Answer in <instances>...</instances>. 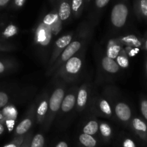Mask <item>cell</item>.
<instances>
[{
  "instance_id": "6da1fadb",
  "label": "cell",
  "mask_w": 147,
  "mask_h": 147,
  "mask_svg": "<svg viewBox=\"0 0 147 147\" xmlns=\"http://www.w3.org/2000/svg\"><path fill=\"white\" fill-rule=\"evenodd\" d=\"M95 27L96 26L88 19L78 26L71 42L62 52L56 61L47 69L46 75L47 76H53L55 72L61 67L68 59L73 57L85 47H87L92 38Z\"/></svg>"
},
{
  "instance_id": "7a4b0ae2",
  "label": "cell",
  "mask_w": 147,
  "mask_h": 147,
  "mask_svg": "<svg viewBox=\"0 0 147 147\" xmlns=\"http://www.w3.org/2000/svg\"><path fill=\"white\" fill-rule=\"evenodd\" d=\"M63 22L59 19L53 24L45 23L40 17L34 28V44L39 53V56L45 63L48 62L50 50H52L55 39L63 29Z\"/></svg>"
},
{
  "instance_id": "3957f363",
  "label": "cell",
  "mask_w": 147,
  "mask_h": 147,
  "mask_svg": "<svg viewBox=\"0 0 147 147\" xmlns=\"http://www.w3.org/2000/svg\"><path fill=\"white\" fill-rule=\"evenodd\" d=\"M87 47L78 52L55 72L52 76L53 82L60 80L70 84L78 80L84 69Z\"/></svg>"
},
{
  "instance_id": "277c9868",
  "label": "cell",
  "mask_w": 147,
  "mask_h": 147,
  "mask_svg": "<svg viewBox=\"0 0 147 147\" xmlns=\"http://www.w3.org/2000/svg\"><path fill=\"white\" fill-rule=\"evenodd\" d=\"M54 86L49 97L48 111L43 126L46 130L51 126L60 112L62 102L67 91V83L63 81H54Z\"/></svg>"
},
{
  "instance_id": "5b68a950",
  "label": "cell",
  "mask_w": 147,
  "mask_h": 147,
  "mask_svg": "<svg viewBox=\"0 0 147 147\" xmlns=\"http://www.w3.org/2000/svg\"><path fill=\"white\" fill-rule=\"evenodd\" d=\"M88 109L96 116L105 118H112L114 117L111 102L105 92L102 95L93 93Z\"/></svg>"
},
{
  "instance_id": "8992f818",
  "label": "cell",
  "mask_w": 147,
  "mask_h": 147,
  "mask_svg": "<svg viewBox=\"0 0 147 147\" xmlns=\"http://www.w3.org/2000/svg\"><path fill=\"white\" fill-rule=\"evenodd\" d=\"M104 92L110 99L115 118L121 122H129L131 118V110L129 105L116 98V90L113 87H107Z\"/></svg>"
},
{
  "instance_id": "52a82bcc",
  "label": "cell",
  "mask_w": 147,
  "mask_h": 147,
  "mask_svg": "<svg viewBox=\"0 0 147 147\" xmlns=\"http://www.w3.org/2000/svg\"><path fill=\"white\" fill-rule=\"evenodd\" d=\"M93 95V84L91 82H86L79 86L75 108L76 112H82L88 109Z\"/></svg>"
},
{
  "instance_id": "ba28073f",
  "label": "cell",
  "mask_w": 147,
  "mask_h": 147,
  "mask_svg": "<svg viewBox=\"0 0 147 147\" xmlns=\"http://www.w3.org/2000/svg\"><path fill=\"white\" fill-rule=\"evenodd\" d=\"M78 88V86L75 85L72 86L68 90L66 91V93L62 102L60 112L57 117L58 118V120H62L63 119H67L69 114L71 113L72 111L76 108V97H77Z\"/></svg>"
},
{
  "instance_id": "9c48e42d",
  "label": "cell",
  "mask_w": 147,
  "mask_h": 147,
  "mask_svg": "<svg viewBox=\"0 0 147 147\" xmlns=\"http://www.w3.org/2000/svg\"><path fill=\"white\" fill-rule=\"evenodd\" d=\"M76 31H70L65 34L62 35L53 43V48H52L51 52H50V58H49L48 62H47V69H49L57 59L62 52L65 50L66 47L68 46L69 43L73 40L75 35Z\"/></svg>"
},
{
  "instance_id": "30bf717a",
  "label": "cell",
  "mask_w": 147,
  "mask_h": 147,
  "mask_svg": "<svg viewBox=\"0 0 147 147\" xmlns=\"http://www.w3.org/2000/svg\"><path fill=\"white\" fill-rule=\"evenodd\" d=\"M36 122V113H35V102L32 104L28 108L25 116L22 120L17 125L14 130V135L15 137L25 135L32 127L34 122Z\"/></svg>"
},
{
  "instance_id": "8fae6325",
  "label": "cell",
  "mask_w": 147,
  "mask_h": 147,
  "mask_svg": "<svg viewBox=\"0 0 147 147\" xmlns=\"http://www.w3.org/2000/svg\"><path fill=\"white\" fill-rule=\"evenodd\" d=\"M112 0H92L88 8V17L90 20L95 26H96L104 12Z\"/></svg>"
},
{
  "instance_id": "7c38bea8",
  "label": "cell",
  "mask_w": 147,
  "mask_h": 147,
  "mask_svg": "<svg viewBox=\"0 0 147 147\" xmlns=\"http://www.w3.org/2000/svg\"><path fill=\"white\" fill-rule=\"evenodd\" d=\"M50 95L47 91L43 92L35 102L36 122L40 125L44 124L48 111V103Z\"/></svg>"
},
{
  "instance_id": "4fadbf2b",
  "label": "cell",
  "mask_w": 147,
  "mask_h": 147,
  "mask_svg": "<svg viewBox=\"0 0 147 147\" xmlns=\"http://www.w3.org/2000/svg\"><path fill=\"white\" fill-rule=\"evenodd\" d=\"M99 69L101 70L105 76H108V78L113 77L120 71V66L116 61V60L109 58L105 55L100 56L99 59Z\"/></svg>"
},
{
  "instance_id": "5bb4252c",
  "label": "cell",
  "mask_w": 147,
  "mask_h": 147,
  "mask_svg": "<svg viewBox=\"0 0 147 147\" xmlns=\"http://www.w3.org/2000/svg\"><path fill=\"white\" fill-rule=\"evenodd\" d=\"M0 113L2 116L1 122L7 127L9 131H11L14 128L17 118V108L14 105H8L0 110Z\"/></svg>"
},
{
  "instance_id": "9a60e30c",
  "label": "cell",
  "mask_w": 147,
  "mask_h": 147,
  "mask_svg": "<svg viewBox=\"0 0 147 147\" xmlns=\"http://www.w3.org/2000/svg\"><path fill=\"white\" fill-rule=\"evenodd\" d=\"M55 7L59 18L63 24L69 22L73 18L70 0H58Z\"/></svg>"
},
{
  "instance_id": "2e32d148",
  "label": "cell",
  "mask_w": 147,
  "mask_h": 147,
  "mask_svg": "<svg viewBox=\"0 0 147 147\" xmlns=\"http://www.w3.org/2000/svg\"><path fill=\"white\" fill-rule=\"evenodd\" d=\"M122 50V46L120 44L118 40L116 38H112L109 40L107 45H106V55L109 58L113 59H116L119 56L121 50Z\"/></svg>"
},
{
  "instance_id": "e0dca14e",
  "label": "cell",
  "mask_w": 147,
  "mask_h": 147,
  "mask_svg": "<svg viewBox=\"0 0 147 147\" xmlns=\"http://www.w3.org/2000/svg\"><path fill=\"white\" fill-rule=\"evenodd\" d=\"M17 67V63L14 59L0 57V76L13 71Z\"/></svg>"
},
{
  "instance_id": "ac0fdd59",
  "label": "cell",
  "mask_w": 147,
  "mask_h": 147,
  "mask_svg": "<svg viewBox=\"0 0 147 147\" xmlns=\"http://www.w3.org/2000/svg\"><path fill=\"white\" fill-rule=\"evenodd\" d=\"M83 127V132L88 135H93L98 132L99 121L96 118H90L86 120Z\"/></svg>"
},
{
  "instance_id": "d6986e66",
  "label": "cell",
  "mask_w": 147,
  "mask_h": 147,
  "mask_svg": "<svg viewBox=\"0 0 147 147\" xmlns=\"http://www.w3.org/2000/svg\"><path fill=\"white\" fill-rule=\"evenodd\" d=\"M73 18L77 19L81 17L85 11L84 0H70Z\"/></svg>"
},
{
  "instance_id": "ffe728a7",
  "label": "cell",
  "mask_w": 147,
  "mask_h": 147,
  "mask_svg": "<svg viewBox=\"0 0 147 147\" xmlns=\"http://www.w3.org/2000/svg\"><path fill=\"white\" fill-rule=\"evenodd\" d=\"M116 39H117L118 41L120 43L121 46L126 45V46H130V47L137 48L141 46V45H142L140 40L134 35H127L120 37V38Z\"/></svg>"
},
{
  "instance_id": "44dd1931",
  "label": "cell",
  "mask_w": 147,
  "mask_h": 147,
  "mask_svg": "<svg viewBox=\"0 0 147 147\" xmlns=\"http://www.w3.org/2000/svg\"><path fill=\"white\" fill-rule=\"evenodd\" d=\"M18 34V27L14 23L11 22L7 24L2 30H1L0 35L4 40L11 38Z\"/></svg>"
},
{
  "instance_id": "7402d4cb",
  "label": "cell",
  "mask_w": 147,
  "mask_h": 147,
  "mask_svg": "<svg viewBox=\"0 0 147 147\" xmlns=\"http://www.w3.org/2000/svg\"><path fill=\"white\" fill-rule=\"evenodd\" d=\"M79 141L85 147H96L97 141L93 135L83 133L79 135Z\"/></svg>"
},
{
  "instance_id": "603a6c76",
  "label": "cell",
  "mask_w": 147,
  "mask_h": 147,
  "mask_svg": "<svg viewBox=\"0 0 147 147\" xmlns=\"http://www.w3.org/2000/svg\"><path fill=\"white\" fill-rule=\"evenodd\" d=\"M98 131H100V135L104 138L109 139L111 138L113 133V130L111 126L108 122L105 121H99V128Z\"/></svg>"
},
{
  "instance_id": "cb8c5ba5",
  "label": "cell",
  "mask_w": 147,
  "mask_h": 147,
  "mask_svg": "<svg viewBox=\"0 0 147 147\" xmlns=\"http://www.w3.org/2000/svg\"><path fill=\"white\" fill-rule=\"evenodd\" d=\"M11 99V95L9 92L4 90H0V110L9 105Z\"/></svg>"
},
{
  "instance_id": "d4e9b609",
  "label": "cell",
  "mask_w": 147,
  "mask_h": 147,
  "mask_svg": "<svg viewBox=\"0 0 147 147\" xmlns=\"http://www.w3.org/2000/svg\"><path fill=\"white\" fill-rule=\"evenodd\" d=\"M132 125H133V128L138 132L145 133L147 131L146 124L139 118H134L132 120Z\"/></svg>"
},
{
  "instance_id": "484cf974",
  "label": "cell",
  "mask_w": 147,
  "mask_h": 147,
  "mask_svg": "<svg viewBox=\"0 0 147 147\" xmlns=\"http://www.w3.org/2000/svg\"><path fill=\"white\" fill-rule=\"evenodd\" d=\"M116 61L117 62V63L119 64V66H120V68H123V69H126L128 66H129V59H128L127 56L124 53L123 49L121 50L120 53L119 54V56L116 57V59H115Z\"/></svg>"
},
{
  "instance_id": "4316f807",
  "label": "cell",
  "mask_w": 147,
  "mask_h": 147,
  "mask_svg": "<svg viewBox=\"0 0 147 147\" xmlns=\"http://www.w3.org/2000/svg\"><path fill=\"white\" fill-rule=\"evenodd\" d=\"M45 138L42 134L37 133L32 137L30 142V147H44Z\"/></svg>"
},
{
  "instance_id": "83f0119b",
  "label": "cell",
  "mask_w": 147,
  "mask_h": 147,
  "mask_svg": "<svg viewBox=\"0 0 147 147\" xmlns=\"http://www.w3.org/2000/svg\"><path fill=\"white\" fill-rule=\"evenodd\" d=\"M17 47L14 44L10 43L7 40L0 39V52H9L16 50Z\"/></svg>"
},
{
  "instance_id": "f1b7e54d",
  "label": "cell",
  "mask_w": 147,
  "mask_h": 147,
  "mask_svg": "<svg viewBox=\"0 0 147 147\" xmlns=\"http://www.w3.org/2000/svg\"><path fill=\"white\" fill-rule=\"evenodd\" d=\"M27 0H11L9 4V9L11 10H19L22 8L25 4Z\"/></svg>"
},
{
  "instance_id": "f546056e",
  "label": "cell",
  "mask_w": 147,
  "mask_h": 147,
  "mask_svg": "<svg viewBox=\"0 0 147 147\" xmlns=\"http://www.w3.org/2000/svg\"><path fill=\"white\" fill-rule=\"evenodd\" d=\"M26 135H20V136H17L12 140L10 143H9L8 144L4 146V147H20V146L22 144L23 141H24V138H25Z\"/></svg>"
},
{
  "instance_id": "4dcf8cb0",
  "label": "cell",
  "mask_w": 147,
  "mask_h": 147,
  "mask_svg": "<svg viewBox=\"0 0 147 147\" xmlns=\"http://www.w3.org/2000/svg\"><path fill=\"white\" fill-rule=\"evenodd\" d=\"M136 5L142 15L147 17V0H136Z\"/></svg>"
},
{
  "instance_id": "1f68e13d",
  "label": "cell",
  "mask_w": 147,
  "mask_h": 147,
  "mask_svg": "<svg viewBox=\"0 0 147 147\" xmlns=\"http://www.w3.org/2000/svg\"><path fill=\"white\" fill-rule=\"evenodd\" d=\"M32 139V133L27 134L22 144L20 147H30V142Z\"/></svg>"
},
{
  "instance_id": "d6a6232c",
  "label": "cell",
  "mask_w": 147,
  "mask_h": 147,
  "mask_svg": "<svg viewBox=\"0 0 147 147\" xmlns=\"http://www.w3.org/2000/svg\"><path fill=\"white\" fill-rule=\"evenodd\" d=\"M141 110L144 118L147 120V100H143L141 103Z\"/></svg>"
},
{
  "instance_id": "836d02e7",
  "label": "cell",
  "mask_w": 147,
  "mask_h": 147,
  "mask_svg": "<svg viewBox=\"0 0 147 147\" xmlns=\"http://www.w3.org/2000/svg\"><path fill=\"white\" fill-rule=\"evenodd\" d=\"M123 147H136V146H135L134 142L131 139L127 138V139H126L124 141H123Z\"/></svg>"
},
{
  "instance_id": "e575fe53",
  "label": "cell",
  "mask_w": 147,
  "mask_h": 147,
  "mask_svg": "<svg viewBox=\"0 0 147 147\" xmlns=\"http://www.w3.org/2000/svg\"><path fill=\"white\" fill-rule=\"evenodd\" d=\"M11 0H0V10L8 7Z\"/></svg>"
},
{
  "instance_id": "d590c367",
  "label": "cell",
  "mask_w": 147,
  "mask_h": 147,
  "mask_svg": "<svg viewBox=\"0 0 147 147\" xmlns=\"http://www.w3.org/2000/svg\"><path fill=\"white\" fill-rule=\"evenodd\" d=\"M55 147H68V145L65 141H60V142H59L57 144V146Z\"/></svg>"
},
{
  "instance_id": "8d00e7d4",
  "label": "cell",
  "mask_w": 147,
  "mask_h": 147,
  "mask_svg": "<svg viewBox=\"0 0 147 147\" xmlns=\"http://www.w3.org/2000/svg\"><path fill=\"white\" fill-rule=\"evenodd\" d=\"M92 0H84L85 1V11L88 10L89 8V6H90V3H91Z\"/></svg>"
},
{
  "instance_id": "74e56055",
  "label": "cell",
  "mask_w": 147,
  "mask_h": 147,
  "mask_svg": "<svg viewBox=\"0 0 147 147\" xmlns=\"http://www.w3.org/2000/svg\"><path fill=\"white\" fill-rule=\"evenodd\" d=\"M4 131H5V126L2 122H0V135L4 132Z\"/></svg>"
},
{
  "instance_id": "f35d334b",
  "label": "cell",
  "mask_w": 147,
  "mask_h": 147,
  "mask_svg": "<svg viewBox=\"0 0 147 147\" xmlns=\"http://www.w3.org/2000/svg\"><path fill=\"white\" fill-rule=\"evenodd\" d=\"M49 1H50V4L52 5V7H55V6L56 5V4H57V2L58 1V0H49Z\"/></svg>"
},
{
  "instance_id": "ab89813d",
  "label": "cell",
  "mask_w": 147,
  "mask_h": 147,
  "mask_svg": "<svg viewBox=\"0 0 147 147\" xmlns=\"http://www.w3.org/2000/svg\"><path fill=\"white\" fill-rule=\"evenodd\" d=\"M1 120H2V116H1V114L0 113V122H1Z\"/></svg>"
},
{
  "instance_id": "60d3db41",
  "label": "cell",
  "mask_w": 147,
  "mask_h": 147,
  "mask_svg": "<svg viewBox=\"0 0 147 147\" xmlns=\"http://www.w3.org/2000/svg\"><path fill=\"white\" fill-rule=\"evenodd\" d=\"M145 47H146V49L147 50V40H146V43H145Z\"/></svg>"
},
{
  "instance_id": "b9f144b4",
  "label": "cell",
  "mask_w": 147,
  "mask_h": 147,
  "mask_svg": "<svg viewBox=\"0 0 147 147\" xmlns=\"http://www.w3.org/2000/svg\"><path fill=\"white\" fill-rule=\"evenodd\" d=\"M146 71H147V63H146Z\"/></svg>"
}]
</instances>
